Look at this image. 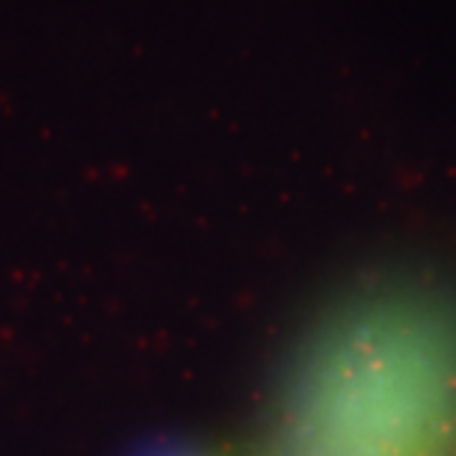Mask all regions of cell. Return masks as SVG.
Returning a JSON list of instances; mask_svg holds the SVG:
<instances>
[{
  "label": "cell",
  "mask_w": 456,
  "mask_h": 456,
  "mask_svg": "<svg viewBox=\"0 0 456 456\" xmlns=\"http://www.w3.org/2000/svg\"><path fill=\"white\" fill-rule=\"evenodd\" d=\"M140 456H216V453L199 451V448H184V444H158V448H149Z\"/></svg>",
  "instance_id": "cell-1"
}]
</instances>
